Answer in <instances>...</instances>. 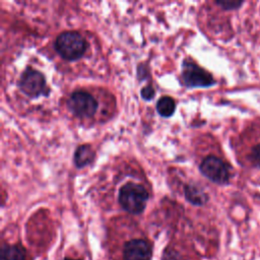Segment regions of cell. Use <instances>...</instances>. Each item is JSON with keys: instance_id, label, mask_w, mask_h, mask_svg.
Wrapping results in <instances>:
<instances>
[{"instance_id": "6da1fadb", "label": "cell", "mask_w": 260, "mask_h": 260, "mask_svg": "<svg viewBox=\"0 0 260 260\" xmlns=\"http://www.w3.org/2000/svg\"><path fill=\"white\" fill-rule=\"evenodd\" d=\"M148 197V192L142 185L129 182L120 188L118 200L124 210L132 214H139L145 209Z\"/></svg>"}, {"instance_id": "7a4b0ae2", "label": "cell", "mask_w": 260, "mask_h": 260, "mask_svg": "<svg viewBox=\"0 0 260 260\" xmlns=\"http://www.w3.org/2000/svg\"><path fill=\"white\" fill-rule=\"evenodd\" d=\"M57 53L67 61H75L81 58L86 51V42L78 32L67 30L61 32L55 41Z\"/></svg>"}, {"instance_id": "3957f363", "label": "cell", "mask_w": 260, "mask_h": 260, "mask_svg": "<svg viewBox=\"0 0 260 260\" xmlns=\"http://www.w3.org/2000/svg\"><path fill=\"white\" fill-rule=\"evenodd\" d=\"M18 86L20 90L29 98H39L49 94L45 76L42 72L32 68H26L21 73Z\"/></svg>"}, {"instance_id": "277c9868", "label": "cell", "mask_w": 260, "mask_h": 260, "mask_svg": "<svg viewBox=\"0 0 260 260\" xmlns=\"http://www.w3.org/2000/svg\"><path fill=\"white\" fill-rule=\"evenodd\" d=\"M201 174L215 184L224 185L230 181V168L219 157L208 155L201 161L199 166Z\"/></svg>"}, {"instance_id": "5b68a950", "label": "cell", "mask_w": 260, "mask_h": 260, "mask_svg": "<svg viewBox=\"0 0 260 260\" xmlns=\"http://www.w3.org/2000/svg\"><path fill=\"white\" fill-rule=\"evenodd\" d=\"M182 79L187 87H209L215 83L212 75L192 62H184Z\"/></svg>"}, {"instance_id": "8992f818", "label": "cell", "mask_w": 260, "mask_h": 260, "mask_svg": "<svg viewBox=\"0 0 260 260\" xmlns=\"http://www.w3.org/2000/svg\"><path fill=\"white\" fill-rule=\"evenodd\" d=\"M68 108L79 118H89L95 114L98 102L87 91L76 90L68 100Z\"/></svg>"}, {"instance_id": "52a82bcc", "label": "cell", "mask_w": 260, "mask_h": 260, "mask_svg": "<svg viewBox=\"0 0 260 260\" xmlns=\"http://www.w3.org/2000/svg\"><path fill=\"white\" fill-rule=\"evenodd\" d=\"M124 260H150L151 246L144 239H132L124 245Z\"/></svg>"}, {"instance_id": "ba28073f", "label": "cell", "mask_w": 260, "mask_h": 260, "mask_svg": "<svg viewBox=\"0 0 260 260\" xmlns=\"http://www.w3.org/2000/svg\"><path fill=\"white\" fill-rule=\"evenodd\" d=\"M184 194L186 200L193 205L200 206L205 204L208 200V196L203 189L195 184H187L184 187Z\"/></svg>"}, {"instance_id": "9c48e42d", "label": "cell", "mask_w": 260, "mask_h": 260, "mask_svg": "<svg viewBox=\"0 0 260 260\" xmlns=\"http://www.w3.org/2000/svg\"><path fill=\"white\" fill-rule=\"evenodd\" d=\"M94 158V151L90 145L83 144L76 148L74 152V165L81 169L92 162Z\"/></svg>"}, {"instance_id": "30bf717a", "label": "cell", "mask_w": 260, "mask_h": 260, "mask_svg": "<svg viewBox=\"0 0 260 260\" xmlns=\"http://www.w3.org/2000/svg\"><path fill=\"white\" fill-rule=\"evenodd\" d=\"M2 260H26L25 250L20 245H4Z\"/></svg>"}, {"instance_id": "8fae6325", "label": "cell", "mask_w": 260, "mask_h": 260, "mask_svg": "<svg viewBox=\"0 0 260 260\" xmlns=\"http://www.w3.org/2000/svg\"><path fill=\"white\" fill-rule=\"evenodd\" d=\"M176 110V103L171 96H161L156 103V111L157 113L165 118L171 117Z\"/></svg>"}, {"instance_id": "7c38bea8", "label": "cell", "mask_w": 260, "mask_h": 260, "mask_svg": "<svg viewBox=\"0 0 260 260\" xmlns=\"http://www.w3.org/2000/svg\"><path fill=\"white\" fill-rule=\"evenodd\" d=\"M243 1H230V0H224V1H216L215 4L220 6L222 9L225 10H233L241 7L243 5Z\"/></svg>"}, {"instance_id": "4fadbf2b", "label": "cell", "mask_w": 260, "mask_h": 260, "mask_svg": "<svg viewBox=\"0 0 260 260\" xmlns=\"http://www.w3.org/2000/svg\"><path fill=\"white\" fill-rule=\"evenodd\" d=\"M250 160L254 167L260 169V143L252 148L250 153Z\"/></svg>"}, {"instance_id": "5bb4252c", "label": "cell", "mask_w": 260, "mask_h": 260, "mask_svg": "<svg viewBox=\"0 0 260 260\" xmlns=\"http://www.w3.org/2000/svg\"><path fill=\"white\" fill-rule=\"evenodd\" d=\"M141 96L143 100H146V101H150L153 95L155 94V90L154 88L151 86V85H146L144 86L142 89H141V92H140Z\"/></svg>"}, {"instance_id": "9a60e30c", "label": "cell", "mask_w": 260, "mask_h": 260, "mask_svg": "<svg viewBox=\"0 0 260 260\" xmlns=\"http://www.w3.org/2000/svg\"><path fill=\"white\" fill-rule=\"evenodd\" d=\"M64 260H82V259H72V258H65Z\"/></svg>"}]
</instances>
